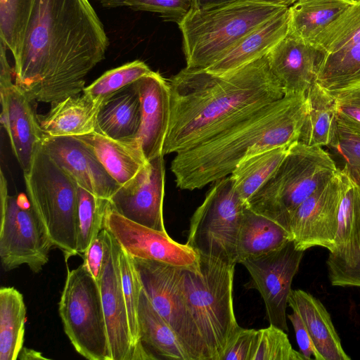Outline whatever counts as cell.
I'll return each instance as SVG.
<instances>
[{
    "label": "cell",
    "instance_id": "1",
    "mask_svg": "<svg viewBox=\"0 0 360 360\" xmlns=\"http://www.w3.org/2000/svg\"><path fill=\"white\" fill-rule=\"evenodd\" d=\"M108 46L89 0H30L13 55L15 84L32 102L80 94Z\"/></svg>",
    "mask_w": 360,
    "mask_h": 360
},
{
    "label": "cell",
    "instance_id": "2",
    "mask_svg": "<svg viewBox=\"0 0 360 360\" xmlns=\"http://www.w3.org/2000/svg\"><path fill=\"white\" fill-rule=\"evenodd\" d=\"M267 54L222 75L186 67L174 75L169 81L171 115L162 155L189 149L283 98L285 91L270 70Z\"/></svg>",
    "mask_w": 360,
    "mask_h": 360
},
{
    "label": "cell",
    "instance_id": "3",
    "mask_svg": "<svg viewBox=\"0 0 360 360\" xmlns=\"http://www.w3.org/2000/svg\"><path fill=\"white\" fill-rule=\"evenodd\" d=\"M306 93L285 94L199 144L176 153L171 171L182 190L229 176L243 160L299 141L309 112Z\"/></svg>",
    "mask_w": 360,
    "mask_h": 360
},
{
    "label": "cell",
    "instance_id": "4",
    "mask_svg": "<svg viewBox=\"0 0 360 360\" xmlns=\"http://www.w3.org/2000/svg\"><path fill=\"white\" fill-rule=\"evenodd\" d=\"M199 256L198 267L181 266L185 297L209 360H221L241 328L235 317L233 301L236 264Z\"/></svg>",
    "mask_w": 360,
    "mask_h": 360
},
{
    "label": "cell",
    "instance_id": "5",
    "mask_svg": "<svg viewBox=\"0 0 360 360\" xmlns=\"http://www.w3.org/2000/svg\"><path fill=\"white\" fill-rule=\"evenodd\" d=\"M284 8L255 0H238L208 9L192 10L178 23L186 67L206 69Z\"/></svg>",
    "mask_w": 360,
    "mask_h": 360
},
{
    "label": "cell",
    "instance_id": "6",
    "mask_svg": "<svg viewBox=\"0 0 360 360\" xmlns=\"http://www.w3.org/2000/svg\"><path fill=\"white\" fill-rule=\"evenodd\" d=\"M338 170L323 147L294 142L276 171L245 205L288 231L297 208Z\"/></svg>",
    "mask_w": 360,
    "mask_h": 360
},
{
    "label": "cell",
    "instance_id": "7",
    "mask_svg": "<svg viewBox=\"0 0 360 360\" xmlns=\"http://www.w3.org/2000/svg\"><path fill=\"white\" fill-rule=\"evenodd\" d=\"M27 199L53 246L65 259L77 255V183L39 143L23 173Z\"/></svg>",
    "mask_w": 360,
    "mask_h": 360
},
{
    "label": "cell",
    "instance_id": "8",
    "mask_svg": "<svg viewBox=\"0 0 360 360\" xmlns=\"http://www.w3.org/2000/svg\"><path fill=\"white\" fill-rule=\"evenodd\" d=\"M58 313L77 352L89 360H111L99 285L83 264L68 269Z\"/></svg>",
    "mask_w": 360,
    "mask_h": 360
},
{
    "label": "cell",
    "instance_id": "9",
    "mask_svg": "<svg viewBox=\"0 0 360 360\" xmlns=\"http://www.w3.org/2000/svg\"><path fill=\"white\" fill-rule=\"evenodd\" d=\"M214 183L191 218L186 244L198 255L237 264V240L245 203L231 175Z\"/></svg>",
    "mask_w": 360,
    "mask_h": 360
},
{
    "label": "cell",
    "instance_id": "10",
    "mask_svg": "<svg viewBox=\"0 0 360 360\" xmlns=\"http://www.w3.org/2000/svg\"><path fill=\"white\" fill-rule=\"evenodd\" d=\"M141 288L155 309L174 330L189 360H209L190 314L181 266L132 257Z\"/></svg>",
    "mask_w": 360,
    "mask_h": 360
},
{
    "label": "cell",
    "instance_id": "11",
    "mask_svg": "<svg viewBox=\"0 0 360 360\" xmlns=\"http://www.w3.org/2000/svg\"><path fill=\"white\" fill-rule=\"evenodd\" d=\"M0 259L5 271L27 265L39 273L49 262L53 246L24 195H9L2 170L0 176Z\"/></svg>",
    "mask_w": 360,
    "mask_h": 360
},
{
    "label": "cell",
    "instance_id": "12",
    "mask_svg": "<svg viewBox=\"0 0 360 360\" xmlns=\"http://www.w3.org/2000/svg\"><path fill=\"white\" fill-rule=\"evenodd\" d=\"M304 251L296 249L292 240L276 250L243 261L251 279L246 285L260 293L270 324L285 332L286 308L292 280L298 271Z\"/></svg>",
    "mask_w": 360,
    "mask_h": 360
},
{
    "label": "cell",
    "instance_id": "13",
    "mask_svg": "<svg viewBox=\"0 0 360 360\" xmlns=\"http://www.w3.org/2000/svg\"><path fill=\"white\" fill-rule=\"evenodd\" d=\"M342 198L341 170L307 198L295 211L288 226L296 249L320 246L333 252Z\"/></svg>",
    "mask_w": 360,
    "mask_h": 360
},
{
    "label": "cell",
    "instance_id": "14",
    "mask_svg": "<svg viewBox=\"0 0 360 360\" xmlns=\"http://www.w3.org/2000/svg\"><path fill=\"white\" fill-rule=\"evenodd\" d=\"M103 229L132 257L188 268L199 266V255L186 243H179L167 233L124 217L111 207L109 201L105 210Z\"/></svg>",
    "mask_w": 360,
    "mask_h": 360
},
{
    "label": "cell",
    "instance_id": "15",
    "mask_svg": "<svg viewBox=\"0 0 360 360\" xmlns=\"http://www.w3.org/2000/svg\"><path fill=\"white\" fill-rule=\"evenodd\" d=\"M163 155L148 160L108 200L124 217L167 233L163 220L165 169Z\"/></svg>",
    "mask_w": 360,
    "mask_h": 360
},
{
    "label": "cell",
    "instance_id": "16",
    "mask_svg": "<svg viewBox=\"0 0 360 360\" xmlns=\"http://www.w3.org/2000/svg\"><path fill=\"white\" fill-rule=\"evenodd\" d=\"M105 257L98 282L105 318L111 360H133L130 333L119 265L120 245L105 229Z\"/></svg>",
    "mask_w": 360,
    "mask_h": 360
},
{
    "label": "cell",
    "instance_id": "17",
    "mask_svg": "<svg viewBox=\"0 0 360 360\" xmlns=\"http://www.w3.org/2000/svg\"><path fill=\"white\" fill-rule=\"evenodd\" d=\"M41 145L52 160L79 187L95 195L110 200L120 187L91 150L77 138L43 134Z\"/></svg>",
    "mask_w": 360,
    "mask_h": 360
},
{
    "label": "cell",
    "instance_id": "18",
    "mask_svg": "<svg viewBox=\"0 0 360 360\" xmlns=\"http://www.w3.org/2000/svg\"><path fill=\"white\" fill-rule=\"evenodd\" d=\"M328 53L319 45L288 33L268 53L270 70L285 94L306 93L316 82Z\"/></svg>",
    "mask_w": 360,
    "mask_h": 360
},
{
    "label": "cell",
    "instance_id": "19",
    "mask_svg": "<svg viewBox=\"0 0 360 360\" xmlns=\"http://www.w3.org/2000/svg\"><path fill=\"white\" fill-rule=\"evenodd\" d=\"M1 123L7 132L13 153L23 173L28 171L43 133L26 94L12 82L0 85Z\"/></svg>",
    "mask_w": 360,
    "mask_h": 360
},
{
    "label": "cell",
    "instance_id": "20",
    "mask_svg": "<svg viewBox=\"0 0 360 360\" xmlns=\"http://www.w3.org/2000/svg\"><path fill=\"white\" fill-rule=\"evenodd\" d=\"M136 84L141 105V126L136 138L148 161L162 155L171 115L170 87L169 82L154 71Z\"/></svg>",
    "mask_w": 360,
    "mask_h": 360
},
{
    "label": "cell",
    "instance_id": "21",
    "mask_svg": "<svg viewBox=\"0 0 360 360\" xmlns=\"http://www.w3.org/2000/svg\"><path fill=\"white\" fill-rule=\"evenodd\" d=\"M289 30L290 10L289 7H285L242 38L205 70L222 75L261 58L288 33Z\"/></svg>",
    "mask_w": 360,
    "mask_h": 360
},
{
    "label": "cell",
    "instance_id": "22",
    "mask_svg": "<svg viewBox=\"0 0 360 360\" xmlns=\"http://www.w3.org/2000/svg\"><path fill=\"white\" fill-rule=\"evenodd\" d=\"M51 103L45 115H37L42 133L51 136H77L96 131L102 104L82 92Z\"/></svg>",
    "mask_w": 360,
    "mask_h": 360
},
{
    "label": "cell",
    "instance_id": "23",
    "mask_svg": "<svg viewBox=\"0 0 360 360\" xmlns=\"http://www.w3.org/2000/svg\"><path fill=\"white\" fill-rule=\"evenodd\" d=\"M342 198L338 215L335 250L328 259L354 266L360 256V185L344 167L340 169Z\"/></svg>",
    "mask_w": 360,
    "mask_h": 360
},
{
    "label": "cell",
    "instance_id": "24",
    "mask_svg": "<svg viewBox=\"0 0 360 360\" xmlns=\"http://www.w3.org/2000/svg\"><path fill=\"white\" fill-rule=\"evenodd\" d=\"M288 305L301 317L323 360L351 359L343 349L330 314L319 300L304 290H292Z\"/></svg>",
    "mask_w": 360,
    "mask_h": 360
},
{
    "label": "cell",
    "instance_id": "25",
    "mask_svg": "<svg viewBox=\"0 0 360 360\" xmlns=\"http://www.w3.org/2000/svg\"><path fill=\"white\" fill-rule=\"evenodd\" d=\"M94 153L109 175L121 186L146 164L140 141L135 137L118 140L97 131L75 136Z\"/></svg>",
    "mask_w": 360,
    "mask_h": 360
},
{
    "label": "cell",
    "instance_id": "26",
    "mask_svg": "<svg viewBox=\"0 0 360 360\" xmlns=\"http://www.w3.org/2000/svg\"><path fill=\"white\" fill-rule=\"evenodd\" d=\"M141 122V100L134 82L102 103L96 117V131L114 139H133Z\"/></svg>",
    "mask_w": 360,
    "mask_h": 360
},
{
    "label": "cell",
    "instance_id": "27",
    "mask_svg": "<svg viewBox=\"0 0 360 360\" xmlns=\"http://www.w3.org/2000/svg\"><path fill=\"white\" fill-rule=\"evenodd\" d=\"M290 240L285 228L245 205L238 235L236 263L280 249Z\"/></svg>",
    "mask_w": 360,
    "mask_h": 360
},
{
    "label": "cell",
    "instance_id": "28",
    "mask_svg": "<svg viewBox=\"0 0 360 360\" xmlns=\"http://www.w3.org/2000/svg\"><path fill=\"white\" fill-rule=\"evenodd\" d=\"M138 324L141 342L155 356L189 360L174 330L155 309L142 288L138 305Z\"/></svg>",
    "mask_w": 360,
    "mask_h": 360
},
{
    "label": "cell",
    "instance_id": "29",
    "mask_svg": "<svg viewBox=\"0 0 360 360\" xmlns=\"http://www.w3.org/2000/svg\"><path fill=\"white\" fill-rule=\"evenodd\" d=\"M307 95L309 108L299 141L309 146L330 147L337 129L335 101L328 90L316 82L308 89Z\"/></svg>",
    "mask_w": 360,
    "mask_h": 360
},
{
    "label": "cell",
    "instance_id": "30",
    "mask_svg": "<svg viewBox=\"0 0 360 360\" xmlns=\"http://www.w3.org/2000/svg\"><path fill=\"white\" fill-rule=\"evenodd\" d=\"M27 309L13 287L0 289V360H16L23 347Z\"/></svg>",
    "mask_w": 360,
    "mask_h": 360
},
{
    "label": "cell",
    "instance_id": "31",
    "mask_svg": "<svg viewBox=\"0 0 360 360\" xmlns=\"http://www.w3.org/2000/svg\"><path fill=\"white\" fill-rule=\"evenodd\" d=\"M352 4L345 0H307L289 7L290 32L308 42Z\"/></svg>",
    "mask_w": 360,
    "mask_h": 360
},
{
    "label": "cell",
    "instance_id": "32",
    "mask_svg": "<svg viewBox=\"0 0 360 360\" xmlns=\"http://www.w3.org/2000/svg\"><path fill=\"white\" fill-rule=\"evenodd\" d=\"M292 144L252 155L236 166L230 175L236 191L245 203L276 171Z\"/></svg>",
    "mask_w": 360,
    "mask_h": 360
},
{
    "label": "cell",
    "instance_id": "33",
    "mask_svg": "<svg viewBox=\"0 0 360 360\" xmlns=\"http://www.w3.org/2000/svg\"><path fill=\"white\" fill-rule=\"evenodd\" d=\"M119 265L122 288L125 299L130 333L134 345L133 360L156 359L140 340L138 324V305L141 285L132 257L120 245Z\"/></svg>",
    "mask_w": 360,
    "mask_h": 360
},
{
    "label": "cell",
    "instance_id": "34",
    "mask_svg": "<svg viewBox=\"0 0 360 360\" xmlns=\"http://www.w3.org/2000/svg\"><path fill=\"white\" fill-rule=\"evenodd\" d=\"M108 200L101 198L78 186L76 221L77 251L83 254L103 229Z\"/></svg>",
    "mask_w": 360,
    "mask_h": 360
},
{
    "label": "cell",
    "instance_id": "35",
    "mask_svg": "<svg viewBox=\"0 0 360 360\" xmlns=\"http://www.w3.org/2000/svg\"><path fill=\"white\" fill-rule=\"evenodd\" d=\"M152 72L143 61L136 60L105 72L82 92L102 104L113 94Z\"/></svg>",
    "mask_w": 360,
    "mask_h": 360
},
{
    "label": "cell",
    "instance_id": "36",
    "mask_svg": "<svg viewBox=\"0 0 360 360\" xmlns=\"http://www.w3.org/2000/svg\"><path fill=\"white\" fill-rule=\"evenodd\" d=\"M360 42V3L352 4L323 29L311 43L328 53Z\"/></svg>",
    "mask_w": 360,
    "mask_h": 360
},
{
    "label": "cell",
    "instance_id": "37",
    "mask_svg": "<svg viewBox=\"0 0 360 360\" xmlns=\"http://www.w3.org/2000/svg\"><path fill=\"white\" fill-rule=\"evenodd\" d=\"M360 70V42L328 53L316 82L324 88L343 82Z\"/></svg>",
    "mask_w": 360,
    "mask_h": 360
},
{
    "label": "cell",
    "instance_id": "38",
    "mask_svg": "<svg viewBox=\"0 0 360 360\" xmlns=\"http://www.w3.org/2000/svg\"><path fill=\"white\" fill-rule=\"evenodd\" d=\"M330 148L342 158L345 167L360 185V125L338 114L336 135Z\"/></svg>",
    "mask_w": 360,
    "mask_h": 360
},
{
    "label": "cell",
    "instance_id": "39",
    "mask_svg": "<svg viewBox=\"0 0 360 360\" xmlns=\"http://www.w3.org/2000/svg\"><path fill=\"white\" fill-rule=\"evenodd\" d=\"M252 360H306L300 352L295 350L283 330L270 324L258 330V336Z\"/></svg>",
    "mask_w": 360,
    "mask_h": 360
},
{
    "label": "cell",
    "instance_id": "40",
    "mask_svg": "<svg viewBox=\"0 0 360 360\" xmlns=\"http://www.w3.org/2000/svg\"><path fill=\"white\" fill-rule=\"evenodd\" d=\"M30 0H0V41L13 55Z\"/></svg>",
    "mask_w": 360,
    "mask_h": 360
},
{
    "label": "cell",
    "instance_id": "41",
    "mask_svg": "<svg viewBox=\"0 0 360 360\" xmlns=\"http://www.w3.org/2000/svg\"><path fill=\"white\" fill-rule=\"evenodd\" d=\"M124 6L157 13L165 20L178 24L193 10V0H125Z\"/></svg>",
    "mask_w": 360,
    "mask_h": 360
},
{
    "label": "cell",
    "instance_id": "42",
    "mask_svg": "<svg viewBox=\"0 0 360 360\" xmlns=\"http://www.w3.org/2000/svg\"><path fill=\"white\" fill-rule=\"evenodd\" d=\"M325 89L335 101L337 113L360 125V78Z\"/></svg>",
    "mask_w": 360,
    "mask_h": 360
},
{
    "label": "cell",
    "instance_id": "43",
    "mask_svg": "<svg viewBox=\"0 0 360 360\" xmlns=\"http://www.w3.org/2000/svg\"><path fill=\"white\" fill-rule=\"evenodd\" d=\"M258 330L240 328L226 349L221 360H252Z\"/></svg>",
    "mask_w": 360,
    "mask_h": 360
},
{
    "label": "cell",
    "instance_id": "44",
    "mask_svg": "<svg viewBox=\"0 0 360 360\" xmlns=\"http://www.w3.org/2000/svg\"><path fill=\"white\" fill-rule=\"evenodd\" d=\"M330 282L333 286L360 287V256L354 266L342 265L329 259L326 261Z\"/></svg>",
    "mask_w": 360,
    "mask_h": 360
},
{
    "label": "cell",
    "instance_id": "45",
    "mask_svg": "<svg viewBox=\"0 0 360 360\" xmlns=\"http://www.w3.org/2000/svg\"><path fill=\"white\" fill-rule=\"evenodd\" d=\"M83 264L88 271L98 282L103 265L105 257L104 231H101L98 235L91 241L85 252Z\"/></svg>",
    "mask_w": 360,
    "mask_h": 360
},
{
    "label": "cell",
    "instance_id": "46",
    "mask_svg": "<svg viewBox=\"0 0 360 360\" xmlns=\"http://www.w3.org/2000/svg\"><path fill=\"white\" fill-rule=\"evenodd\" d=\"M287 317L290 321L296 336L300 351L306 360L313 358L316 360H323L321 354L316 350L313 341L307 332V330L299 314L292 311Z\"/></svg>",
    "mask_w": 360,
    "mask_h": 360
},
{
    "label": "cell",
    "instance_id": "47",
    "mask_svg": "<svg viewBox=\"0 0 360 360\" xmlns=\"http://www.w3.org/2000/svg\"><path fill=\"white\" fill-rule=\"evenodd\" d=\"M7 48L0 41V85L12 83V75L14 70L8 61L6 56Z\"/></svg>",
    "mask_w": 360,
    "mask_h": 360
},
{
    "label": "cell",
    "instance_id": "48",
    "mask_svg": "<svg viewBox=\"0 0 360 360\" xmlns=\"http://www.w3.org/2000/svg\"><path fill=\"white\" fill-rule=\"evenodd\" d=\"M238 0H193V10H204Z\"/></svg>",
    "mask_w": 360,
    "mask_h": 360
},
{
    "label": "cell",
    "instance_id": "49",
    "mask_svg": "<svg viewBox=\"0 0 360 360\" xmlns=\"http://www.w3.org/2000/svg\"><path fill=\"white\" fill-rule=\"evenodd\" d=\"M20 359H46V358L43 356L41 353L38 352L34 349H27L22 347L21 349L18 358Z\"/></svg>",
    "mask_w": 360,
    "mask_h": 360
},
{
    "label": "cell",
    "instance_id": "50",
    "mask_svg": "<svg viewBox=\"0 0 360 360\" xmlns=\"http://www.w3.org/2000/svg\"><path fill=\"white\" fill-rule=\"evenodd\" d=\"M260 2L269 4L276 6L290 7L294 4L296 0H255Z\"/></svg>",
    "mask_w": 360,
    "mask_h": 360
},
{
    "label": "cell",
    "instance_id": "51",
    "mask_svg": "<svg viewBox=\"0 0 360 360\" xmlns=\"http://www.w3.org/2000/svg\"><path fill=\"white\" fill-rule=\"evenodd\" d=\"M98 1L103 7L115 8L124 6L125 0H96Z\"/></svg>",
    "mask_w": 360,
    "mask_h": 360
},
{
    "label": "cell",
    "instance_id": "52",
    "mask_svg": "<svg viewBox=\"0 0 360 360\" xmlns=\"http://www.w3.org/2000/svg\"><path fill=\"white\" fill-rule=\"evenodd\" d=\"M358 78H360V70L356 73H355L353 76H352L350 78H349L346 81H345L343 82H341L340 84H342V83H344V82H348V81H350V80L356 79H358ZM335 85H337V84H335Z\"/></svg>",
    "mask_w": 360,
    "mask_h": 360
},
{
    "label": "cell",
    "instance_id": "53",
    "mask_svg": "<svg viewBox=\"0 0 360 360\" xmlns=\"http://www.w3.org/2000/svg\"><path fill=\"white\" fill-rule=\"evenodd\" d=\"M349 3H351L352 4L360 3V0H345Z\"/></svg>",
    "mask_w": 360,
    "mask_h": 360
},
{
    "label": "cell",
    "instance_id": "54",
    "mask_svg": "<svg viewBox=\"0 0 360 360\" xmlns=\"http://www.w3.org/2000/svg\"><path fill=\"white\" fill-rule=\"evenodd\" d=\"M307 0H296L295 3H300V2H303V1H305Z\"/></svg>",
    "mask_w": 360,
    "mask_h": 360
}]
</instances>
